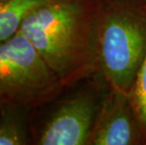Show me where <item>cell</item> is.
<instances>
[{
    "mask_svg": "<svg viewBox=\"0 0 146 145\" xmlns=\"http://www.w3.org/2000/svg\"><path fill=\"white\" fill-rule=\"evenodd\" d=\"M103 97L94 91H79L65 98L43 124L36 143L91 145Z\"/></svg>",
    "mask_w": 146,
    "mask_h": 145,
    "instance_id": "4",
    "label": "cell"
},
{
    "mask_svg": "<svg viewBox=\"0 0 146 145\" xmlns=\"http://www.w3.org/2000/svg\"><path fill=\"white\" fill-rule=\"evenodd\" d=\"M1 101H4V100H3V99H2V98H1V97H0V102H1Z\"/></svg>",
    "mask_w": 146,
    "mask_h": 145,
    "instance_id": "9",
    "label": "cell"
},
{
    "mask_svg": "<svg viewBox=\"0 0 146 145\" xmlns=\"http://www.w3.org/2000/svg\"><path fill=\"white\" fill-rule=\"evenodd\" d=\"M128 96L139 123L143 145H146V56L137 73Z\"/></svg>",
    "mask_w": 146,
    "mask_h": 145,
    "instance_id": "8",
    "label": "cell"
},
{
    "mask_svg": "<svg viewBox=\"0 0 146 145\" xmlns=\"http://www.w3.org/2000/svg\"><path fill=\"white\" fill-rule=\"evenodd\" d=\"M146 56V0H101L99 73L108 87L128 94Z\"/></svg>",
    "mask_w": 146,
    "mask_h": 145,
    "instance_id": "2",
    "label": "cell"
},
{
    "mask_svg": "<svg viewBox=\"0 0 146 145\" xmlns=\"http://www.w3.org/2000/svg\"><path fill=\"white\" fill-rule=\"evenodd\" d=\"M101 0H46L19 33L29 40L65 88L99 73L97 20Z\"/></svg>",
    "mask_w": 146,
    "mask_h": 145,
    "instance_id": "1",
    "label": "cell"
},
{
    "mask_svg": "<svg viewBox=\"0 0 146 145\" xmlns=\"http://www.w3.org/2000/svg\"><path fill=\"white\" fill-rule=\"evenodd\" d=\"M91 145H143L128 94L108 88L96 118Z\"/></svg>",
    "mask_w": 146,
    "mask_h": 145,
    "instance_id": "5",
    "label": "cell"
},
{
    "mask_svg": "<svg viewBox=\"0 0 146 145\" xmlns=\"http://www.w3.org/2000/svg\"><path fill=\"white\" fill-rule=\"evenodd\" d=\"M65 89L37 49L21 33L0 42V97L33 109Z\"/></svg>",
    "mask_w": 146,
    "mask_h": 145,
    "instance_id": "3",
    "label": "cell"
},
{
    "mask_svg": "<svg viewBox=\"0 0 146 145\" xmlns=\"http://www.w3.org/2000/svg\"><path fill=\"white\" fill-rule=\"evenodd\" d=\"M46 0H0V42L20 29L27 15Z\"/></svg>",
    "mask_w": 146,
    "mask_h": 145,
    "instance_id": "7",
    "label": "cell"
},
{
    "mask_svg": "<svg viewBox=\"0 0 146 145\" xmlns=\"http://www.w3.org/2000/svg\"><path fill=\"white\" fill-rule=\"evenodd\" d=\"M29 109L31 107L12 101L0 102V145L30 143Z\"/></svg>",
    "mask_w": 146,
    "mask_h": 145,
    "instance_id": "6",
    "label": "cell"
}]
</instances>
